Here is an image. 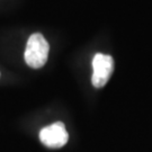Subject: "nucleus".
Instances as JSON below:
<instances>
[{
	"label": "nucleus",
	"mask_w": 152,
	"mask_h": 152,
	"mask_svg": "<svg viewBox=\"0 0 152 152\" xmlns=\"http://www.w3.org/2000/svg\"><path fill=\"white\" fill-rule=\"evenodd\" d=\"M49 51V43L43 35L39 33H35L27 41L25 50V61L33 69L42 68L48 61Z\"/></svg>",
	"instance_id": "nucleus-1"
},
{
	"label": "nucleus",
	"mask_w": 152,
	"mask_h": 152,
	"mask_svg": "<svg viewBox=\"0 0 152 152\" xmlns=\"http://www.w3.org/2000/svg\"><path fill=\"white\" fill-rule=\"evenodd\" d=\"M92 68H94L91 78L92 85L96 88H102L107 83L113 73L114 60L110 55L98 53L95 55L92 60Z\"/></svg>",
	"instance_id": "nucleus-2"
},
{
	"label": "nucleus",
	"mask_w": 152,
	"mask_h": 152,
	"mask_svg": "<svg viewBox=\"0 0 152 152\" xmlns=\"http://www.w3.org/2000/svg\"><path fill=\"white\" fill-rule=\"evenodd\" d=\"M39 139L44 145L52 149H59L66 144V142L69 140V135L63 123L58 122L44 127L39 132Z\"/></svg>",
	"instance_id": "nucleus-3"
}]
</instances>
